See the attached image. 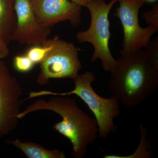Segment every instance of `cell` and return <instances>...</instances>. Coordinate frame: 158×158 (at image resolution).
<instances>
[{"label":"cell","instance_id":"1","mask_svg":"<svg viewBox=\"0 0 158 158\" xmlns=\"http://www.w3.org/2000/svg\"><path fill=\"white\" fill-rule=\"evenodd\" d=\"M109 90L124 108L138 106L158 88V59L141 50L121 54L110 72Z\"/></svg>","mask_w":158,"mask_h":158},{"label":"cell","instance_id":"2","mask_svg":"<svg viewBox=\"0 0 158 158\" xmlns=\"http://www.w3.org/2000/svg\"><path fill=\"white\" fill-rule=\"evenodd\" d=\"M54 96L48 101L39 99L29 105L19 113L18 118L22 119L29 113L41 110L59 114L62 120L55 124L54 129L70 141L74 157L84 158L88 146L98 138L97 122L79 107L74 99L66 95Z\"/></svg>","mask_w":158,"mask_h":158},{"label":"cell","instance_id":"3","mask_svg":"<svg viewBox=\"0 0 158 158\" xmlns=\"http://www.w3.org/2000/svg\"><path fill=\"white\" fill-rule=\"evenodd\" d=\"M96 77L92 72L86 71L74 79L75 88L65 93H55L49 90L31 92V98L45 95H68L74 94L80 98L93 113L98 127V138L105 139L116 132L117 126L114 123L120 114V103L116 98H104L99 95L92 88Z\"/></svg>","mask_w":158,"mask_h":158},{"label":"cell","instance_id":"4","mask_svg":"<svg viewBox=\"0 0 158 158\" xmlns=\"http://www.w3.org/2000/svg\"><path fill=\"white\" fill-rule=\"evenodd\" d=\"M118 0H112L108 4L105 0H94L87 6L91 16L89 28L77 34V40L80 43L91 44L94 51L91 62L100 59L105 71L111 72L116 67L117 60L114 59L109 48V40L111 36L110 31L109 15L114 4Z\"/></svg>","mask_w":158,"mask_h":158},{"label":"cell","instance_id":"5","mask_svg":"<svg viewBox=\"0 0 158 158\" xmlns=\"http://www.w3.org/2000/svg\"><path fill=\"white\" fill-rule=\"evenodd\" d=\"M80 50L73 43L53 37L52 49L40 63L37 84L46 85L52 79H75L82 68L79 59Z\"/></svg>","mask_w":158,"mask_h":158},{"label":"cell","instance_id":"6","mask_svg":"<svg viewBox=\"0 0 158 158\" xmlns=\"http://www.w3.org/2000/svg\"><path fill=\"white\" fill-rule=\"evenodd\" d=\"M119 7L114 15L120 19L123 28L124 38L121 54L141 50L145 48L152 35L158 30L152 26L141 27L138 14L145 0H118Z\"/></svg>","mask_w":158,"mask_h":158},{"label":"cell","instance_id":"7","mask_svg":"<svg viewBox=\"0 0 158 158\" xmlns=\"http://www.w3.org/2000/svg\"><path fill=\"white\" fill-rule=\"evenodd\" d=\"M22 95L17 79L10 74L4 62L0 60V138L17 127Z\"/></svg>","mask_w":158,"mask_h":158},{"label":"cell","instance_id":"8","mask_svg":"<svg viewBox=\"0 0 158 158\" xmlns=\"http://www.w3.org/2000/svg\"><path fill=\"white\" fill-rule=\"evenodd\" d=\"M16 26L11 40L21 44L42 45L51 34V27L41 25L36 18L31 0H15Z\"/></svg>","mask_w":158,"mask_h":158},{"label":"cell","instance_id":"9","mask_svg":"<svg viewBox=\"0 0 158 158\" xmlns=\"http://www.w3.org/2000/svg\"><path fill=\"white\" fill-rule=\"evenodd\" d=\"M38 22L52 27L62 22L69 21L72 26H78L81 7L69 0H31Z\"/></svg>","mask_w":158,"mask_h":158},{"label":"cell","instance_id":"10","mask_svg":"<svg viewBox=\"0 0 158 158\" xmlns=\"http://www.w3.org/2000/svg\"><path fill=\"white\" fill-rule=\"evenodd\" d=\"M15 0H0V37L6 43L11 41L16 26Z\"/></svg>","mask_w":158,"mask_h":158},{"label":"cell","instance_id":"11","mask_svg":"<svg viewBox=\"0 0 158 158\" xmlns=\"http://www.w3.org/2000/svg\"><path fill=\"white\" fill-rule=\"evenodd\" d=\"M7 143L21 151L28 158H65V153L59 150H49L42 145L31 141L24 142L17 139L9 140Z\"/></svg>","mask_w":158,"mask_h":158},{"label":"cell","instance_id":"12","mask_svg":"<svg viewBox=\"0 0 158 158\" xmlns=\"http://www.w3.org/2000/svg\"><path fill=\"white\" fill-rule=\"evenodd\" d=\"M53 38L48 39L42 45H33L26 52V55L34 64H40L47 56L53 45Z\"/></svg>","mask_w":158,"mask_h":158},{"label":"cell","instance_id":"13","mask_svg":"<svg viewBox=\"0 0 158 158\" xmlns=\"http://www.w3.org/2000/svg\"><path fill=\"white\" fill-rule=\"evenodd\" d=\"M13 65L18 72L27 73L32 70L35 64L25 54L15 56L13 59Z\"/></svg>","mask_w":158,"mask_h":158},{"label":"cell","instance_id":"14","mask_svg":"<svg viewBox=\"0 0 158 158\" xmlns=\"http://www.w3.org/2000/svg\"><path fill=\"white\" fill-rule=\"evenodd\" d=\"M143 17L148 26H152L158 30V5L156 4L152 10L145 11Z\"/></svg>","mask_w":158,"mask_h":158},{"label":"cell","instance_id":"15","mask_svg":"<svg viewBox=\"0 0 158 158\" xmlns=\"http://www.w3.org/2000/svg\"><path fill=\"white\" fill-rule=\"evenodd\" d=\"M9 50L8 44L2 37H0V60L9 56Z\"/></svg>","mask_w":158,"mask_h":158},{"label":"cell","instance_id":"16","mask_svg":"<svg viewBox=\"0 0 158 158\" xmlns=\"http://www.w3.org/2000/svg\"><path fill=\"white\" fill-rule=\"evenodd\" d=\"M94 1V0H71V2L81 7H85L87 8L88 5Z\"/></svg>","mask_w":158,"mask_h":158},{"label":"cell","instance_id":"17","mask_svg":"<svg viewBox=\"0 0 158 158\" xmlns=\"http://www.w3.org/2000/svg\"><path fill=\"white\" fill-rule=\"evenodd\" d=\"M146 1L149 2H155L156 0H145V1Z\"/></svg>","mask_w":158,"mask_h":158}]
</instances>
